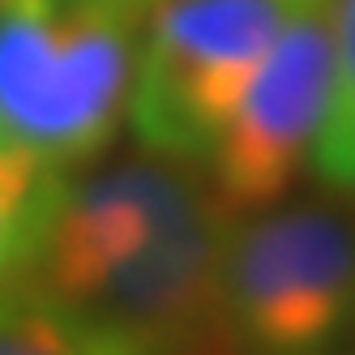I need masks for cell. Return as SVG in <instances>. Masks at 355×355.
Here are the masks:
<instances>
[{"instance_id": "1", "label": "cell", "mask_w": 355, "mask_h": 355, "mask_svg": "<svg viewBox=\"0 0 355 355\" xmlns=\"http://www.w3.org/2000/svg\"><path fill=\"white\" fill-rule=\"evenodd\" d=\"M141 21L107 0H0V146L60 175L94 163L129 120Z\"/></svg>"}, {"instance_id": "2", "label": "cell", "mask_w": 355, "mask_h": 355, "mask_svg": "<svg viewBox=\"0 0 355 355\" xmlns=\"http://www.w3.org/2000/svg\"><path fill=\"white\" fill-rule=\"evenodd\" d=\"M355 317V218L334 201L236 214L218 274V329L261 355H329Z\"/></svg>"}, {"instance_id": "3", "label": "cell", "mask_w": 355, "mask_h": 355, "mask_svg": "<svg viewBox=\"0 0 355 355\" xmlns=\"http://www.w3.org/2000/svg\"><path fill=\"white\" fill-rule=\"evenodd\" d=\"M321 0H155L141 21L129 124L141 150L206 167L266 52Z\"/></svg>"}, {"instance_id": "4", "label": "cell", "mask_w": 355, "mask_h": 355, "mask_svg": "<svg viewBox=\"0 0 355 355\" xmlns=\"http://www.w3.org/2000/svg\"><path fill=\"white\" fill-rule=\"evenodd\" d=\"M329 103V0L300 13L240 90L206 155V180L232 214L283 201L313 167Z\"/></svg>"}, {"instance_id": "5", "label": "cell", "mask_w": 355, "mask_h": 355, "mask_svg": "<svg viewBox=\"0 0 355 355\" xmlns=\"http://www.w3.org/2000/svg\"><path fill=\"white\" fill-rule=\"evenodd\" d=\"M206 193L210 180L197 163H180L155 150L94 167L78 180L69 175L26 291L56 309H73L112 266L137 252Z\"/></svg>"}, {"instance_id": "6", "label": "cell", "mask_w": 355, "mask_h": 355, "mask_svg": "<svg viewBox=\"0 0 355 355\" xmlns=\"http://www.w3.org/2000/svg\"><path fill=\"white\" fill-rule=\"evenodd\" d=\"M69 175L0 146V300L31 287L39 248Z\"/></svg>"}, {"instance_id": "7", "label": "cell", "mask_w": 355, "mask_h": 355, "mask_svg": "<svg viewBox=\"0 0 355 355\" xmlns=\"http://www.w3.org/2000/svg\"><path fill=\"white\" fill-rule=\"evenodd\" d=\"M313 171L334 197L355 206V0H329V103Z\"/></svg>"}, {"instance_id": "8", "label": "cell", "mask_w": 355, "mask_h": 355, "mask_svg": "<svg viewBox=\"0 0 355 355\" xmlns=\"http://www.w3.org/2000/svg\"><path fill=\"white\" fill-rule=\"evenodd\" d=\"M0 355H120L103 334L31 291L0 300Z\"/></svg>"}, {"instance_id": "9", "label": "cell", "mask_w": 355, "mask_h": 355, "mask_svg": "<svg viewBox=\"0 0 355 355\" xmlns=\"http://www.w3.org/2000/svg\"><path fill=\"white\" fill-rule=\"evenodd\" d=\"M175 355H261V351H248V347L232 343V338L223 334V329H214V334H206V338L189 343L184 351H175Z\"/></svg>"}, {"instance_id": "10", "label": "cell", "mask_w": 355, "mask_h": 355, "mask_svg": "<svg viewBox=\"0 0 355 355\" xmlns=\"http://www.w3.org/2000/svg\"><path fill=\"white\" fill-rule=\"evenodd\" d=\"M107 5H120V9H133V13H150V5H155V0H107Z\"/></svg>"}]
</instances>
